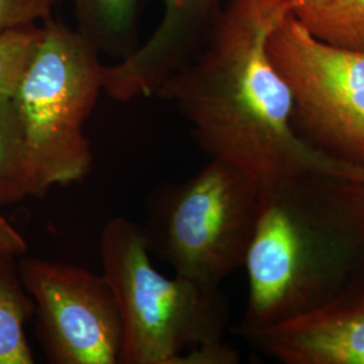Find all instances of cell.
Returning a JSON list of instances; mask_svg holds the SVG:
<instances>
[{
	"mask_svg": "<svg viewBox=\"0 0 364 364\" xmlns=\"http://www.w3.org/2000/svg\"><path fill=\"white\" fill-rule=\"evenodd\" d=\"M285 15L255 0H232L205 46L173 72L154 96L176 105L210 159H220L267 188L320 171L364 180V170L306 144L293 123V100L266 43Z\"/></svg>",
	"mask_w": 364,
	"mask_h": 364,
	"instance_id": "obj_1",
	"label": "cell"
},
{
	"mask_svg": "<svg viewBox=\"0 0 364 364\" xmlns=\"http://www.w3.org/2000/svg\"><path fill=\"white\" fill-rule=\"evenodd\" d=\"M235 329L274 326L326 305L364 273V180L309 171L263 188Z\"/></svg>",
	"mask_w": 364,
	"mask_h": 364,
	"instance_id": "obj_2",
	"label": "cell"
},
{
	"mask_svg": "<svg viewBox=\"0 0 364 364\" xmlns=\"http://www.w3.org/2000/svg\"><path fill=\"white\" fill-rule=\"evenodd\" d=\"M150 255L141 224L126 218L105 224L100 257L122 320L119 363L178 364L183 353L223 341L230 311L220 287L169 278Z\"/></svg>",
	"mask_w": 364,
	"mask_h": 364,
	"instance_id": "obj_3",
	"label": "cell"
},
{
	"mask_svg": "<svg viewBox=\"0 0 364 364\" xmlns=\"http://www.w3.org/2000/svg\"><path fill=\"white\" fill-rule=\"evenodd\" d=\"M10 99L26 144L37 197L91 173L85 123L103 91L97 48L53 16Z\"/></svg>",
	"mask_w": 364,
	"mask_h": 364,
	"instance_id": "obj_4",
	"label": "cell"
},
{
	"mask_svg": "<svg viewBox=\"0 0 364 364\" xmlns=\"http://www.w3.org/2000/svg\"><path fill=\"white\" fill-rule=\"evenodd\" d=\"M263 188L232 165L210 159L195 176L165 182L147 197V246L176 275L209 287L245 266Z\"/></svg>",
	"mask_w": 364,
	"mask_h": 364,
	"instance_id": "obj_5",
	"label": "cell"
},
{
	"mask_svg": "<svg viewBox=\"0 0 364 364\" xmlns=\"http://www.w3.org/2000/svg\"><path fill=\"white\" fill-rule=\"evenodd\" d=\"M266 49L291 95L301 138L364 170V50L316 38L291 14L274 27Z\"/></svg>",
	"mask_w": 364,
	"mask_h": 364,
	"instance_id": "obj_6",
	"label": "cell"
},
{
	"mask_svg": "<svg viewBox=\"0 0 364 364\" xmlns=\"http://www.w3.org/2000/svg\"><path fill=\"white\" fill-rule=\"evenodd\" d=\"M18 269L36 305L37 336L49 363H119L122 320L103 274L39 258L22 259Z\"/></svg>",
	"mask_w": 364,
	"mask_h": 364,
	"instance_id": "obj_7",
	"label": "cell"
},
{
	"mask_svg": "<svg viewBox=\"0 0 364 364\" xmlns=\"http://www.w3.org/2000/svg\"><path fill=\"white\" fill-rule=\"evenodd\" d=\"M234 332L279 363L364 364V273L312 312Z\"/></svg>",
	"mask_w": 364,
	"mask_h": 364,
	"instance_id": "obj_8",
	"label": "cell"
},
{
	"mask_svg": "<svg viewBox=\"0 0 364 364\" xmlns=\"http://www.w3.org/2000/svg\"><path fill=\"white\" fill-rule=\"evenodd\" d=\"M213 4L215 0H164V14L153 34L130 55L105 65L103 91L120 103L154 96L158 87L203 48Z\"/></svg>",
	"mask_w": 364,
	"mask_h": 364,
	"instance_id": "obj_9",
	"label": "cell"
},
{
	"mask_svg": "<svg viewBox=\"0 0 364 364\" xmlns=\"http://www.w3.org/2000/svg\"><path fill=\"white\" fill-rule=\"evenodd\" d=\"M77 30L97 50L119 60L141 43L138 25L144 0H72Z\"/></svg>",
	"mask_w": 364,
	"mask_h": 364,
	"instance_id": "obj_10",
	"label": "cell"
},
{
	"mask_svg": "<svg viewBox=\"0 0 364 364\" xmlns=\"http://www.w3.org/2000/svg\"><path fill=\"white\" fill-rule=\"evenodd\" d=\"M287 7L316 38L364 50V0H287Z\"/></svg>",
	"mask_w": 364,
	"mask_h": 364,
	"instance_id": "obj_11",
	"label": "cell"
},
{
	"mask_svg": "<svg viewBox=\"0 0 364 364\" xmlns=\"http://www.w3.org/2000/svg\"><path fill=\"white\" fill-rule=\"evenodd\" d=\"M36 313L34 301L22 282L16 258H0V364L34 362L25 324Z\"/></svg>",
	"mask_w": 364,
	"mask_h": 364,
	"instance_id": "obj_12",
	"label": "cell"
},
{
	"mask_svg": "<svg viewBox=\"0 0 364 364\" xmlns=\"http://www.w3.org/2000/svg\"><path fill=\"white\" fill-rule=\"evenodd\" d=\"M37 197L26 144L10 100L0 99V209Z\"/></svg>",
	"mask_w": 364,
	"mask_h": 364,
	"instance_id": "obj_13",
	"label": "cell"
},
{
	"mask_svg": "<svg viewBox=\"0 0 364 364\" xmlns=\"http://www.w3.org/2000/svg\"><path fill=\"white\" fill-rule=\"evenodd\" d=\"M42 23L0 34V99L10 100L42 36Z\"/></svg>",
	"mask_w": 364,
	"mask_h": 364,
	"instance_id": "obj_14",
	"label": "cell"
},
{
	"mask_svg": "<svg viewBox=\"0 0 364 364\" xmlns=\"http://www.w3.org/2000/svg\"><path fill=\"white\" fill-rule=\"evenodd\" d=\"M63 0H0V34L15 27L42 23Z\"/></svg>",
	"mask_w": 364,
	"mask_h": 364,
	"instance_id": "obj_15",
	"label": "cell"
},
{
	"mask_svg": "<svg viewBox=\"0 0 364 364\" xmlns=\"http://www.w3.org/2000/svg\"><path fill=\"white\" fill-rule=\"evenodd\" d=\"M27 250L28 245L25 236L0 213V258H18L25 255Z\"/></svg>",
	"mask_w": 364,
	"mask_h": 364,
	"instance_id": "obj_16",
	"label": "cell"
},
{
	"mask_svg": "<svg viewBox=\"0 0 364 364\" xmlns=\"http://www.w3.org/2000/svg\"><path fill=\"white\" fill-rule=\"evenodd\" d=\"M257 3H259L262 6L273 10L275 13L281 14V15H287L289 14L287 7V0H255Z\"/></svg>",
	"mask_w": 364,
	"mask_h": 364,
	"instance_id": "obj_17",
	"label": "cell"
}]
</instances>
